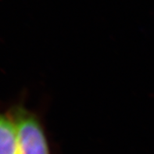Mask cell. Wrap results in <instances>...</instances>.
Instances as JSON below:
<instances>
[{"instance_id":"obj_1","label":"cell","mask_w":154,"mask_h":154,"mask_svg":"<svg viewBox=\"0 0 154 154\" xmlns=\"http://www.w3.org/2000/svg\"><path fill=\"white\" fill-rule=\"evenodd\" d=\"M17 128V154H49L45 131L38 117L23 107L12 113Z\"/></svg>"},{"instance_id":"obj_2","label":"cell","mask_w":154,"mask_h":154,"mask_svg":"<svg viewBox=\"0 0 154 154\" xmlns=\"http://www.w3.org/2000/svg\"><path fill=\"white\" fill-rule=\"evenodd\" d=\"M17 128L14 117L0 112V154H17Z\"/></svg>"}]
</instances>
